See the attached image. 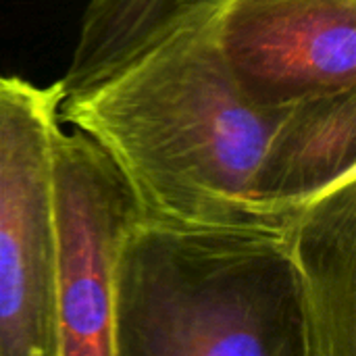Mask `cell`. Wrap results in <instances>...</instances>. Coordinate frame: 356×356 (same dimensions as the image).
<instances>
[{
	"label": "cell",
	"instance_id": "8",
	"mask_svg": "<svg viewBox=\"0 0 356 356\" xmlns=\"http://www.w3.org/2000/svg\"><path fill=\"white\" fill-rule=\"evenodd\" d=\"M227 0H88L69 67L65 96L111 75L184 25L211 19Z\"/></svg>",
	"mask_w": 356,
	"mask_h": 356
},
{
	"label": "cell",
	"instance_id": "3",
	"mask_svg": "<svg viewBox=\"0 0 356 356\" xmlns=\"http://www.w3.org/2000/svg\"><path fill=\"white\" fill-rule=\"evenodd\" d=\"M60 79L0 75V356H58L52 146Z\"/></svg>",
	"mask_w": 356,
	"mask_h": 356
},
{
	"label": "cell",
	"instance_id": "4",
	"mask_svg": "<svg viewBox=\"0 0 356 356\" xmlns=\"http://www.w3.org/2000/svg\"><path fill=\"white\" fill-rule=\"evenodd\" d=\"M138 204L104 150L79 129L54 136L52 229L58 356H115V271Z\"/></svg>",
	"mask_w": 356,
	"mask_h": 356
},
{
	"label": "cell",
	"instance_id": "1",
	"mask_svg": "<svg viewBox=\"0 0 356 356\" xmlns=\"http://www.w3.org/2000/svg\"><path fill=\"white\" fill-rule=\"evenodd\" d=\"M280 113L254 106L234 83L215 15L177 27L60 102V121L104 150L140 217L173 225L284 221L252 194Z\"/></svg>",
	"mask_w": 356,
	"mask_h": 356
},
{
	"label": "cell",
	"instance_id": "7",
	"mask_svg": "<svg viewBox=\"0 0 356 356\" xmlns=\"http://www.w3.org/2000/svg\"><path fill=\"white\" fill-rule=\"evenodd\" d=\"M356 173V88L282 108L252 181L254 200L286 217L296 204Z\"/></svg>",
	"mask_w": 356,
	"mask_h": 356
},
{
	"label": "cell",
	"instance_id": "6",
	"mask_svg": "<svg viewBox=\"0 0 356 356\" xmlns=\"http://www.w3.org/2000/svg\"><path fill=\"white\" fill-rule=\"evenodd\" d=\"M282 238L302 313L305 356H356V173L286 213Z\"/></svg>",
	"mask_w": 356,
	"mask_h": 356
},
{
	"label": "cell",
	"instance_id": "5",
	"mask_svg": "<svg viewBox=\"0 0 356 356\" xmlns=\"http://www.w3.org/2000/svg\"><path fill=\"white\" fill-rule=\"evenodd\" d=\"M215 33L234 83L259 108L356 88V0H227Z\"/></svg>",
	"mask_w": 356,
	"mask_h": 356
},
{
	"label": "cell",
	"instance_id": "2",
	"mask_svg": "<svg viewBox=\"0 0 356 356\" xmlns=\"http://www.w3.org/2000/svg\"><path fill=\"white\" fill-rule=\"evenodd\" d=\"M115 356H305L282 223L138 219L121 246Z\"/></svg>",
	"mask_w": 356,
	"mask_h": 356
}]
</instances>
